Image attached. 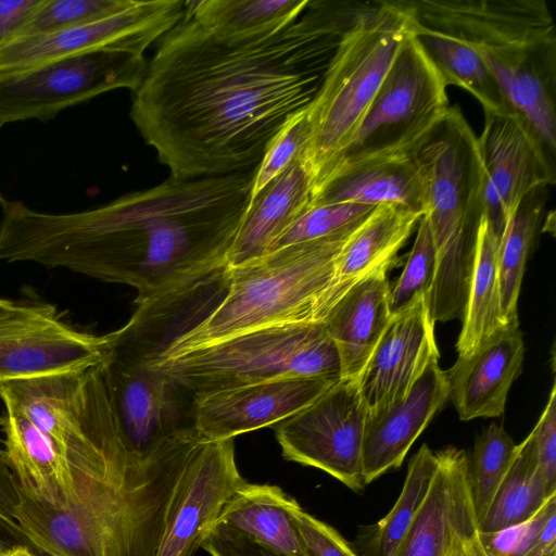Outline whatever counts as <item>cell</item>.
Here are the masks:
<instances>
[{
    "label": "cell",
    "instance_id": "1",
    "mask_svg": "<svg viewBox=\"0 0 556 556\" xmlns=\"http://www.w3.org/2000/svg\"><path fill=\"white\" fill-rule=\"evenodd\" d=\"M343 34L305 10L278 30L223 38L184 13L132 91L130 117L172 177L251 170L311 103Z\"/></svg>",
    "mask_w": 556,
    "mask_h": 556
},
{
    "label": "cell",
    "instance_id": "2",
    "mask_svg": "<svg viewBox=\"0 0 556 556\" xmlns=\"http://www.w3.org/2000/svg\"><path fill=\"white\" fill-rule=\"evenodd\" d=\"M254 168L179 179L81 212L55 214L7 201L0 261L65 268L127 285L154 300L225 267L249 202Z\"/></svg>",
    "mask_w": 556,
    "mask_h": 556
},
{
    "label": "cell",
    "instance_id": "3",
    "mask_svg": "<svg viewBox=\"0 0 556 556\" xmlns=\"http://www.w3.org/2000/svg\"><path fill=\"white\" fill-rule=\"evenodd\" d=\"M199 437L178 431L104 475H74L64 506L22 495L13 533L54 556H159Z\"/></svg>",
    "mask_w": 556,
    "mask_h": 556
},
{
    "label": "cell",
    "instance_id": "4",
    "mask_svg": "<svg viewBox=\"0 0 556 556\" xmlns=\"http://www.w3.org/2000/svg\"><path fill=\"white\" fill-rule=\"evenodd\" d=\"M363 222L323 239L271 251L248 264L226 265L167 294L156 309L155 351L142 361L262 327L312 321L340 251Z\"/></svg>",
    "mask_w": 556,
    "mask_h": 556
},
{
    "label": "cell",
    "instance_id": "5",
    "mask_svg": "<svg viewBox=\"0 0 556 556\" xmlns=\"http://www.w3.org/2000/svg\"><path fill=\"white\" fill-rule=\"evenodd\" d=\"M415 21L462 39L511 111L556 150V30L544 0H406Z\"/></svg>",
    "mask_w": 556,
    "mask_h": 556
},
{
    "label": "cell",
    "instance_id": "6",
    "mask_svg": "<svg viewBox=\"0 0 556 556\" xmlns=\"http://www.w3.org/2000/svg\"><path fill=\"white\" fill-rule=\"evenodd\" d=\"M425 184V212L437 252L428 299L432 321L463 318L484 215V173L478 138L457 105L417 153Z\"/></svg>",
    "mask_w": 556,
    "mask_h": 556
},
{
    "label": "cell",
    "instance_id": "7",
    "mask_svg": "<svg viewBox=\"0 0 556 556\" xmlns=\"http://www.w3.org/2000/svg\"><path fill=\"white\" fill-rule=\"evenodd\" d=\"M413 34L406 0L367 2L341 37L320 86L306 108L301 154L312 191L348 147L394 59Z\"/></svg>",
    "mask_w": 556,
    "mask_h": 556
},
{
    "label": "cell",
    "instance_id": "8",
    "mask_svg": "<svg viewBox=\"0 0 556 556\" xmlns=\"http://www.w3.org/2000/svg\"><path fill=\"white\" fill-rule=\"evenodd\" d=\"M140 362L166 375L192 397L288 377L342 379L337 346L320 321L262 327Z\"/></svg>",
    "mask_w": 556,
    "mask_h": 556
},
{
    "label": "cell",
    "instance_id": "9",
    "mask_svg": "<svg viewBox=\"0 0 556 556\" xmlns=\"http://www.w3.org/2000/svg\"><path fill=\"white\" fill-rule=\"evenodd\" d=\"M0 399L49 438L73 475L108 473L137 456L119 434L99 364L0 383Z\"/></svg>",
    "mask_w": 556,
    "mask_h": 556
},
{
    "label": "cell",
    "instance_id": "10",
    "mask_svg": "<svg viewBox=\"0 0 556 556\" xmlns=\"http://www.w3.org/2000/svg\"><path fill=\"white\" fill-rule=\"evenodd\" d=\"M446 87L412 34L350 143L328 166L313 197L349 170L415 157L450 108Z\"/></svg>",
    "mask_w": 556,
    "mask_h": 556
},
{
    "label": "cell",
    "instance_id": "11",
    "mask_svg": "<svg viewBox=\"0 0 556 556\" xmlns=\"http://www.w3.org/2000/svg\"><path fill=\"white\" fill-rule=\"evenodd\" d=\"M147 66L144 55L101 49L0 74V127L28 119L46 122L115 89L135 91Z\"/></svg>",
    "mask_w": 556,
    "mask_h": 556
},
{
    "label": "cell",
    "instance_id": "12",
    "mask_svg": "<svg viewBox=\"0 0 556 556\" xmlns=\"http://www.w3.org/2000/svg\"><path fill=\"white\" fill-rule=\"evenodd\" d=\"M356 379H340L308 406L281 421L276 439L282 456L364 489L362 447L367 417Z\"/></svg>",
    "mask_w": 556,
    "mask_h": 556
},
{
    "label": "cell",
    "instance_id": "13",
    "mask_svg": "<svg viewBox=\"0 0 556 556\" xmlns=\"http://www.w3.org/2000/svg\"><path fill=\"white\" fill-rule=\"evenodd\" d=\"M99 366L119 434L131 452L149 454L169 435L193 426L187 422L192 421V396L163 372L108 341Z\"/></svg>",
    "mask_w": 556,
    "mask_h": 556
},
{
    "label": "cell",
    "instance_id": "14",
    "mask_svg": "<svg viewBox=\"0 0 556 556\" xmlns=\"http://www.w3.org/2000/svg\"><path fill=\"white\" fill-rule=\"evenodd\" d=\"M186 1L132 2L103 18L55 33L15 39L0 49V74L27 70L56 59L101 49L143 55L185 13Z\"/></svg>",
    "mask_w": 556,
    "mask_h": 556
},
{
    "label": "cell",
    "instance_id": "15",
    "mask_svg": "<svg viewBox=\"0 0 556 556\" xmlns=\"http://www.w3.org/2000/svg\"><path fill=\"white\" fill-rule=\"evenodd\" d=\"M477 138L484 173V217L500 242L520 200L534 188L555 182V156L515 113L484 112Z\"/></svg>",
    "mask_w": 556,
    "mask_h": 556
},
{
    "label": "cell",
    "instance_id": "16",
    "mask_svg": "<svg viewBox=\"0 0 556 556\" xmlns=\"http://www.w3.org/2000/svg\"><path fill=\"white\" fill-rule=\"evenodd\" d=\"M431 486L395 556H492L480 531L464 450L439 452Z\"/></svg>",
    "mask_w": 556,
    "mask_h": 556
},
{
    "label": "cell",
    "instance_id": "17",
    "mask_svg": "<svg viewBox=\"0 0 556 556\" xmlns=\"http://www.w3.org/2000/svg\"><path fill=\"white\" fill-rule=\"evenodd\" d=\"M337 381L288 377L199 394L192 397V425L207 440H230L280 424L308 406Z\"/></svg>",
    "mask_w": 556,
    "mask_h": 556
},
{
    "label": "cell",
    "instance_id": "18",
    "mask_svg": "<svg viewBox=\"0 0 556 556\" xmlns=\"http://www.w3.org/2000/svg\"><path fill=\"white\" fill-rule=\"evenodd\" d=\"M105 336L63 323L52 305L0 329V383L78 370L100 363Z\"/></svg>",
    "mask_w": 556,
    "mask_h": 556
},
{
    "label": "cell",
    "instance_id": "19",
    "mask_svg": "<svg viewBox=\"0 0 556 556\" xmlns=\"http://www.w3.org/2000/svg\"><path fill=\"white\" fill-rule=\"evenodd\" d=\"M244 481L236 463L233 439L204 438L189 463L159 556H192Z\"/></svg>",
    "mask_w": 556,
    "mask_h": 556
},
{
    "label": "cell",
    "instance_id": "20",
    "mask_svg": "<svg viewBox=\"0 0 556 556\" xmlns=\"http://www.w3.org/2000/svg\"><path fill=\"white\" fill-rule=\"evenodd\" d=\"M439 358L426 299L392 316L357 379L367 410L403 399L431 359Z\"/></svg>",
    "mask_w": 556,
    "mask_h": 556
},
{
    "label": "cell",
    "instance_id": "21",
    "mask_svg": "<svg viewBox=\"0 0 556 556\" xmlns=\"http://www.w3.org/2000/svg\"><path fill=\"white\" fill-rule=\"evenodd\" d=\"M448 399L444 371L433 358L401 400L367 412L362 447L365 485L400 467L413 443Z\"/></svg>",
    "mask_w": 556,
    "mask_h": 556
},
{
    "label": "cell",
    "instance_id": "22",
    "mask_svg": "<svg viewBox=\"0 0 556 556\" xmlns=\"http://www.w3.org/2000/svg\"><path fill=\"white\" fill-rule=\"evenodd\" d=\"M525 345L518 327H504L444 371L448 399L464 421L497 417L521 371Z\"/></svg>",
    "mask_w": 556,
    "mask_h": 556
},
{
    "label": "cell",
    "instance_id": "23",
    "mask_svg": "<svg viewBox=\"0 0 556 556\" xmlns=\"http://www.w3.org/2000/svg\"><path fill=\"white\" fill-rule=\"evenodd\" d=\"M420 217L394 204L376 206L340 251L332 279L315 304L312 321H321L356 282L380 268H390Z\"/></svg>",
    "mask_w": 556,
    "mask_h": 556
},
{
    "label": "cell",
    "instance_id": "24",
    "mask_svg": "<svg viewBox=\"0 0 556 556\" xmlns=\"http://www.w3.org/2000/svg\"><path fill=\"white\" fill-rule=\"evenodd\" d=\"M309 176L301 155L249 199L227 256L230 267L266 255L280 236L312 205Z\"/></svg>",
    "mask_w": 556,
    "mask_h": 556
},
{
    "label": "cell",
    "instance_id": "25",
    "mask_svg": "<svg viewBox=\"0 0 556 556\" xmlns=\"http://www.w3.org/2000/svg\"><path fill=\"white\" fill-rule=\"evenodd\" d=\"M388 269L356 282L320 321L337 346L342 379H358L392 318Z\"/></svg>",
    "mask_w": 556,
    "mask_h": 556
},
{
    "label": "cell",
    "instance_id": "26",
    "mask_svg": "<svg viewBox=\"0 0 556 556\" xmlns=\"http://www.w3.org/2000/svg\"><path fill=\"white\" fill-rule=\"evenodd\" d=\"M0 428L4 454L21 493L64 506L74 492V476L67 459L29 419L4 405Z\"/></svg>",
    "mask_w": 556,
    "mask_h": 556
},
{
    "label": "cell",
    "instance_id": "27",
    "mask_svg": "<svg viewBox=\"0 0 556 556\" xmlns=\"http://www.w3.org/2000/svg\"><path fill=\"white\" fill-rule=\"evenodd\" d=\"M300 504L282 489L244 481L215 523L225 525L286 556H305L293 511Z\"/></svg>",
    "mask_w": 556,
    "mask_h": 556
},
{
    "label": "cell",
    "instance_id": "28",
    "mask_svg": "<svg viewBox=\"0 0 556 556\" xmlns=\"http://www.w3.org/2000/svg\"><path fill=\"white\" fill-rule=\"evenodd\" d=\"M425 198V176L415 156L343 173L313 197L311 206L343 202L370 206L394 204L422 216Z\"/></svg>",
    "mask_w": 556,
    "mask_h": 556
},
{
    "label": "cell",
    "instance_id": "29",
    "mask_svg": "<svg viewBox=\"0 0 556 556\" xmlns=\"http://www.w3.org/2000/svg\"><path fill=\"white\" fill-rule=\"evenodd\" d=\"M413 36L446 86H458L471 93L484 112L514 113L485 64L462 39L414 18Z\"/></svg>",
    "mask_w": 556,
    "mask_h": 556
},
{
    "label": "cell",
    "instance_id": "30",
    "mask_svg": "<svg viewBox=\"0 0 556 556\" xmlns=\"http://www.w3.org/2000/svg\"><path fill=\"white\" fill-rule=\"evenodd\" d=\"M498 245L484 215L482 217L473 271L456 342L458 355L472 352L505 326L498 281Z\"/></svg>",
    "mask_w": 556,
    "mask_h": 556
},
{
    "label": "cell",
    "instance_id": "31",
    "mask_svg": "<svg viewBox=\"0 0 556 556\" xmlns=\"http://www.w3.org/2000/svg\"><path fill=\"white\" fill-rule=\"evenodd\" d=\"M309 0L187 1L185 13L223 38L245 39L268 34L296 21Z\"/></svg>",
    "mask_w": 556,
    "mask_h": 556
},
{
    "label": "cell",
    "instance_id": "32",
    "mask_svg": "<svg viewBox=\"0 0 556 556\" xmlns=\"http://www.w3.org/2000/svg\"><path fill=\"white\" fill-rule=\"evenodd\" d=\"M547 187L528 192L508 218L498 245V281L505 326L518 327L517 303L526 262L547 201Z\"/></svg>",
    "mask_w": 556,
    "mask_h": 556
},
{
    "label": "cell",
    "instance_id": "33",
    "mask_svg": "<svg viewBox=\"0 0 556 556\" xmlns=\"http://www.w3.org/2000/svg\"><path fill=\"white\" fill-rule=\"evenodd\" d=\"M555 493L548 490L539 471L530 433L517 444L508 471L479 521L481 533H495L526 522Z\"/></svg>",
    "mask_w": 556,
    "mask_h": 556
},
{
    "label": "cell",
    "instance_id": "34",
    "mask_svg": "<svg viewBox=\"0 0 556 556\" xmlns=\"http://www.w3.org/2000/svg\"><path fill=\"white\" fill-rule=\"evenodd\" d=\"M437 467V452L422 444L409 459L406 478L395 504L374 528L370 539L374 556H395L427 496Z\"/></svg>",
    "mask_w": 556,
    "mask_h": 556
},
{
    "label": "cell",
    "instance_id": "35",
    "mask_svg": "<svg viewBox=\"0 0 556 556\" xmlns=\"http://www.w3.org/2000/svg\"><path fill=\"white\" fill-rule=\"evenodd\" d=\"M516 447L507 432L495 424H491L477 439L469 463V479L479 521L506 476Z\"/></svg>",
    "mask_w": 556,
    "mask_h": 556
},
{
    "label": "cell",
    "instance_id": "36",
    "mask_svg": "<svg viewBox=\"0 0 556 556\" xmlns=\"http://www.w3.org/2000/svg\"><path fill=\"white\" fill-rule=\"evenodd\" d=\"M482 538L492 556H556V493L526 522Z\"/></svg>",
    "mask_w": 556,
    "mask_h": 556
},
{
    "label": "cell",
    "instance_id": "37",
    "mask_svg": "<svg viewBox=\"0 0 556 556\" xmlns=\"http://www.w3.org/2000/svg\"><path fill=\"white\" fill-rule=\"evenodd\" d=\"M437 271V252L427 219L421 216L417 236L405 267L389 290L391 316L397 315L418 301L428 299Z\"/></svg>",
    "mask_w": 556,
    "mask_h": 556
},
{
    "label": "cell",
    "instance_id": "38",
    "mask_svg": "<svg viewBox=\"0 0 556 556\" xmlns=\"http://www.w3.org/2000/svg\"><path fill=\"white\" fill-rule=\"evenodd\" d=\"M131 2L132 0H43L12 40L47 35L90 23L114 14Z\"/></svg>",
    "mask_w": 556,
    "mask_h": 556
},
{
    "label": "cell",
    "instance_id": "39",
    "mask_svg": "<svg viewBox=\"0 0 556 556\" xmlns=\"http://www.w3.org/2000/svg\"><path fill=\"white\" fill-rule=\"evenodd\" d=\"M375 207L350 202L313 205L280 236L269 252L341 232L363 222Z\"/></svg>",
    "mask_w": 556,
    "mask_h": 556
},
{
    "label": "cell",
    "instance_id": "40",
    "mask_svg": "<svg viewBox=\"0 0 556 556\" xmlns=\"http://www.w3.org/2000/svg\"><path fill=\"white\" fill-rule=\"evenodd\" d=\"M306 138V109H304L293 114L268 143L260 163L254 168L250 198L302 154Z\"/></svg>",
    "mask_w": 556,
    "mask_h": 556
},
{
    "label": "cell",
    "instance_id": "41",
    "mask_svg": "<svg viewBox=\"0 0 556 556\" xmlns=\"http://www.w3.org/2000/svg\"><path fill=\"white\" fill-rule=\"evenodd\" d=\"M305 556H359L331 526L299 506L293 511Z\"/></svg>",
    "mask_w": 556,
    "mask_h": 556
},
{
    "label": "cell",
    "instance_id": "42",
    "mask_svg": "<svg viewBox=\"0 0 556 556\" xmlns=\"http://www.w3.org/2000/svg\"><path fill=\"white\" fill-rule=\"evenodd\" d=\"M539 471L552 492H556V391L553 386L547 404L533 430Z\"/></svg>",
    "mask_w": 556,
    "mask_h": 556
},
{
    "label": "cell",
    "instance_id": "43",
    "mask_svg": "<svg viewBox=\"0 0 556 556\" xmlns=\"http://www.w3.org/2000/svg\"><path fill=\"white\" fill-rule=\"evenodd\" d=\"M201 547L211 556H286L222 523L207 530Z\"/></svg>",
    "mask_w": 556,
    "mask_h": 556
},
{
    "label": "cell",
    "instance_id": "44",
    "mask_svg": "<svg viewBox=\"0 0 556 556\" xmlns=\"http://www.w3.org/2000/svg\"><path fill=\"white\" fill-rule=\"evenodd\" d=\"M22 495L15 477L0 450V526L13 531L21 506Z\"/></svg>",
    "mask_w": 556,
    "mask_h": 556
},
{
    "label": "cell",
    "instance_id": "45",
    "mask_svg": "<svg viewBox=\"0 0 556 556\" xmlns=\"http://www.w3.org/2000/svg\"><path fill=\"white\" fill-rule=\"evenodd\" d=\"M43 0H0V49L37 10Z\"/></svg>",
    "mask_w": 556,
    "mask_h": 556
},
{
    "label": "cell",
    "instance_id": "46",
    "mask_svg": "<svg viewBox=\"0 0 556 556\" xmlns=\"http://www.w3.org/2000/svg\"><path fill=\"white\" fill-rule=\"evenodd\" d=\"M46 306L47 304L17 303L0 298V329L30 317Z\"/></svg>",
    "mask_w": 556,
    "mask_h": 556
},
{
    "label": "cell",
    "instance_id": "47",
    "mask_svg": "<svg viewBox=\"0 0 556 556\" xmlns=\"http://www.w3.org/2000/svg\"><path fill=\"white\" fill-rule=\"evenodd\" d=\"M3 556H35V554L27 545L17 544L7 547Z\"/></svg>",
    "mask_w": 556,
    "mask_h": 556
},
{
    "label": "cell",
    "instance_id": "48",
    "mask_svg": "<svg viewBox=\"0 0 556 556\" xmlns=\"http://www.w3.org/2000/svg\"><path fill=\"white\" fill-rule=\"evenodd\" d=\"M25 545H27L31 551L33 553L35 554V556H54L53 554L45 551V549H41L39 547H36L34 545H30V544H27L25 543Z\"/></svg>",
    "mask_w": 556,
    "mask_h": 556
},
{
    "label": "cell",
    "instance_id": "49",
    "mask_svg": "<svg viewBox=\"0 0 556 556\" xmlns=\"http://www.w3.org/2000/svg\"><path fill=\"white\" fill-rule=\"evenodd\" d=\"M5 549H7V546L3 544V542L0 539V556H3Z\"/></svg>",
    "mask_w": 556,
    "mask_h": 556
},
{
    "label": "cell",
    "instance_id": "50",
    "mask_svg": "<svg viewBox=\"0 0 556 556\" xmlns=\"http://www.w3.org/2000/svg\"><path fill=\"white\" fill-rule=\"evenodd\" d=\"M8 200L2 195V193L0 192V211L2 208V206L5 204Z\"/></svg>",
    "mask_w": 556,
    "mask_h": 556
}]
</instances>
